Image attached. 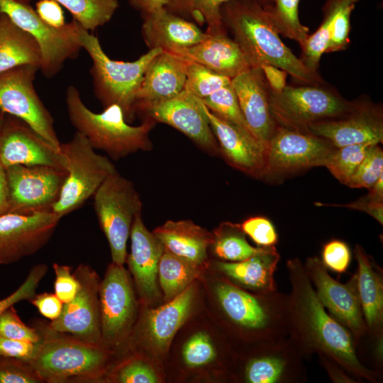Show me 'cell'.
I'll return each instance as SVG.
<instances>
[{"label": "cell", "mask_w": 383, "mask_h": 383, "mask_svg": "<svg viewBox=\"0 0 383 383\" xmlns=\"http://www.w3.org/2000/svg\"><path fill=\"white\" fill-rule=\"evenodd\" d=\"M185 61V60H184ZM186 62L184 89L202 99L231 84V79L194 62Z\"/></svg>", "instance_id": "40"}, {"label": "cell", "mask_w": 383, "mask_h": 383, "mask_svg": "<svg viewBox=\"0 0 383 383\" xmlns=\"http://www.w3.org/2000/svg\"><path fill=\"white\" fill-rule=\"evenodd\" d=\"M182 356L187 365L199 367L212 362L216 357V350L208 334L198 332L185 343Z\"/></svg>", "instance_id": "43"}, {"label": "cell", "mask_w": 383, "mask_h": 383, "mask_svg": "<svg viewBox=\"0 0 383 383\" xmlns=\"http://www.w3.org/2000/svg\"><path fill=\"white\" fill-rule=\"evenodd\" d=\"M195 294L196 286L192 283L165 304L145 313L143 335L149 347L155 352L167 351L177 331L190 313Z\"/></svg>", "instance_id": "28"}, {"label": "cell", "mask_w": 383, "mask_h": 383, "mask_svg": "<svg viewBox=\"0 0 383 383\" xmlns=\"http://www.w3.org/2000/svg\"><path fill=\"white\" fill-rule=\"evenodd\" d=\"M220 153L232 167L258 179L265 178L267 148L252 134L212 113L204 104Z\"/></svg>", "instance_id": "22"}, {"label": "cell", "mask_w": 383, "mask_h": 383, "mask_svg": "<svg viewBox=\"0 0 383 383\" xmlns=\"http://www.w3.org/2000/svg\"><path fill=\"white\" fill-rule=\"evenodd\" d=\"M354 254L357 263V287L367 328V338L370 340L383 338V277L382 271L356 244Z\"/></svg>", "instance_id": "29"}, {"label": "cell", "mask_w": 383, "mask_h": 383, "mask_svg": "<svg viewBox=\"0 0 383 383\" xmlns=\"http://www.w3.org/2000/svg\"><path fill=\"white\" fill-rule=\"evenodd\" d=\"M221 14L251 67L270 65L304 84H323L318 72L306 68L282 41L270 13L257 0H231L221 6Z\"/></svg>", "instance_id": "2"}, {"label": "cell", "mask_w": 383, "mask_h": 383, "mask_svg": "<svg viewBox=\"0 0 383 383\" xmlns=\"http://www.w3.org/2000/svg\"><path fill=\"white\" fill-rule=\"evenodd\" d=\"M40 382L42 380L28 362L0 356V383Z\"/></svg>", "instance_id": "46"}, {"label": "cell", "mask_w": 383, "mask_h": 383, "mask_svg": "<svg viewBox=\"0 0 383 383\" xmlns=\"http://www.w3.org/2000/svg\"><path fill=\"white\" fill-rule=\"evenodd\" d=\"M243 233L260 247L275 246L278 235L272 223L264 216H253L241 224Z\"/></svg>", "instance_id": "47"}, {"label": "cell", "mask_w": 383, "mask_h": 383, "mask_svg": "<svg viewBox=\"0 0 383 383\" xmlns=\"http://www.w3.org/2000/svg\"><path fill=\"white\" fill-rule=\"evenodd\" d=\"M35 11L47 24L62 28L66 23L61 6L55 0H40L35 4Z\"/></svg>", "instance_id": "54"}, {"label": "cell", "mask_w": 383, "mask_h": 383, "mask_svg": "<svg viewBox=\"0 0 383 383\" xmlns=\"http://www.w3.org/2000/svg\"><path fill=\"white\" fill-rule=\"evenodd\" d=\"M360 0H328L323 7V18L319 28L309 35L301 47V61L310 71L317 72L321 57L329 40L331 28L337 15L347 6Z\"/></svg>", "instance_id": "34"}, {"label": "cell", "mask_w": 383, "mask_h": 383, "mask_svg": "<svg viewBox=\"0 0 383 383\" xmlns=\"http://www.w3.org/2000/svg\"><path fill=\"white\" fill-rule=\"evenodd\" d=\"M169 53L183 60L199 63L231 79L251 67L238 45L227 32L208 33L199 43Z\"/></svg>", "instance_id": "25"}, {"label": "cell", "mask_w": 383, "mask_h": 383, "mask_svg": "<svg viewBox=\"0 0 383 383\" xmlns=\"http://www.w3.org/2000/svg\"><path fill=\"white\" fill-rule=\"evenodd\" d=\"M271 91L280 93L286 87L287 72L270 65L261 67Z\"/></svg>", "instance_id": "57"}, {"label": "cell", "mask_w": 383, "mask_h": 383, "mask_svg": "<svg viewBox=\"0 0 383 383\" xmlns=\"http://www.w3.org/2000/svg\"><path fill=\"white\" fill-rule=\"evenodd\" d=\"M94 209L109 245L112 262L123 265L126 244L142 203L133 184L118 172L109 176L94 194Z\"/></svg>", "instance_id": "8"}, {"label": "cell", "mask_w": 383, "mask_h": 383, "mask_svg": "<svg viewBox=\"0 0 383 383\" xmlns=\"http://www.w3.org/2000/svg\"><path fill=\"white\" fill-rule=\"evenodd\" d=\"M321 260L328 270L338 274L345 273L351 261L350 248L342 240H330L323 246Z\"/></svg>", "instance_id": "48"}, {"label": "cell", "mask_w": 383, "mask_h": 383, "mask_svg": "<svg viewBox=\"0 0 383 383\" xmlns=\"http://www.w3.org/2000/svg\"><path fill=\"white\" fill-rule=\"evenodd\" d=\"M60 152L67 175L51 211L62 218L79 209L117 170L108 157L96 153L85 136L77 131L70 140L61 143Z\"/></svg>", "instance_id": "7"}, {"label": "cell", "mask_w": 383, "mask_h": 383, "mask_svg": "<svg viewBox=\"0 0 383 383\" xmlns=\"http://www.w3.org/2000/svg\"><path fill=\"white\" fill-rule=\"evenodd\" d=\"M355 6V4H352L347 6L335 17L331 28L329 40L325 53L340 51L347 47L349 43L350 15Z\"/></svg>", "instance_id": "50"}, {"label": "cell", "mask_w": 383, "mask_h": 383, "mask_svg": "<svg viewBox=\"0 0 383 383\" xmlns=\"http://www.w3.org/2000/svg\"><path fill=\"white\" fill-rule=\"evenodd\" d=\"M201 100L212 113L250 131L240 111L231 84L218 89Z\"/></svg>", "instance_id": "41"}, {"label": "cell", "mask_w": 383, "mask_h": 383, "mask_svg": "<svg viewBox=\"0 0 383 383\" xmlns=\"http://www.w3.org/2000/svg\"><path fill=\"white\" fill-rule=\"evenodd\" d=\"M130 238L131 252L126 258L129 270L140 294L148 299H154L160 294L157 278L164 247L144 225L141 212L133 219Z\"/></svg>", "instance_id": "24"}, {"label": "cell", "mask_w": 383, "mask_h": 383, "mask_svg": "<svg viewBox=\"0 0 383 383\" xmlns=\"http://www.w3.org/2000/svg\"><path fill=\"white\" fill-rule=\"evenodd\" d=\"M5 170L9 212L21 213L51 210L67 175L62 169L46 165H16Z\"/></svg>", "instance_id": "16"}, {"label": "cell", "mask_w": 383, "mask_h": 383, "mask_svg": "<svg viewBox=\"0 0 383 383\" xmlns=\"http://www.w3.org/2000/svg\"><path fill=\"white\" fill-rule=\"evenodd\" d=\"M39 345L40 342L33 343L0 336V356L16 358L29 362L36 353Z\"/></svg>", "instance_id": "52"}, {"label": "cell", "mask_w": 383, "mask_h": 383, "mask_svg": "<svg viewBox=\"0 0 383 383\" xmlns=\"http://www.w3.org/2000/svg\"><path fill=\"white\" fill-rule=\"evenodd\" d=\"M23 65L40 67V48L30 34L0 12V74Z\"/></svg>", "instance_id": "32"}, {"label": "cell", "mask_w": 383, "mask_h": 383, "mask_svg": "<svg viewBox=\"0 0 383 383\" xmlns=\"http://www.w3.org/2000/svg\"><path fill=\"white\" fill-rule=\"evenodd\" d=\"M186 62L162 51L148 65L135 97V112L140 108L172 99L184 89Z\"/></svg>", "instance_id": "26"}, {"label": "cell", "mask_w": 383, "mask_h": 383, "mask_svg": "<svg viewBox=\"0 0 383 383\" xmlns=\"http://www.w3.org/2000/svg\"><path fill=\"white\" fill-rule=\"evenodd\" d=\"M238 105L252 135L267 148L277 124L270 109V89L260 67L231 79Z\"/></svg>", "instance_id": "23"}, {"label": "cell", "mask_w": 383, "mask_h": 383, "mask_svg": "<svg viewBox=\"0 0 383 383\" xmlns=\"http://www.w3.org/2000/svg\"><path fill=\"white\" fill-rule=\"evenodd\" d=\"M28 3L30 0H16ZM72 15L81 27L89 31L111 21L119 6L118 0H55Z\"/></svg>", "instance_id": "37"}, {"label": "cell", "mask_w": 383, "mask_h": 383, "mask_svg": "<svg viewBox=\"0 0 383 383\" xmlns=\"http://www.w3.org/2000/svg\"><path fill=\"white\" fill-rule=\"evenodd\" d=\"M101 342L109 349L128 335L135 315L136 304L129 273L113 262L108 266L99 290Z\"/></svg>", "instance_id": "14"}, {"label": "cell", "mask_w": 383, "mask_h": 383, "mask_svg": "<svg viewBox=\"0 0 383 383\" xmlns=\"http://www.w3.org/2000/svg\"><path fill=\"white\" fill-rule=\"evenodd\" d=\"M304 358L289 335L260 342L244 362L242 379L248 383L306 382Z\"/></svg>", "instance_id": "18"}, {"label": "cell", "mask_w": 383, "mask_h": 383, "mask_svg": "<svg viewBox=\"0 0 383 383\" xmlns=\"http://www.w3.org/2000/svg\"><path fill=\"white\" fill-rule=\"evenodd\" d=\"M152 233L165 250L201 266L206 261L207 249L213 241V233L190 220H169Z\"/></svg>", "instance_id": "31"}, {"label": "cell", "mask_w": 383, "mask_h": 383, "mask_svg": "<svg viewBox=\"0 0 383 383\" xmlns=\"http://www.w3.org/2000/svg\"><path fill=\"white\" fill-rule=\"evenodd\" d=\"M335 148L329 140L307 131L277 126L267 145L265 177L324 166Z\"/></svg>", "instance_id": "12"}, {"label": "cell", "mask_w": 383, "mask_h": 383, "mask_svg": "<svg viewBox=\"0 0 383 383\" xmlns=\"http://www.w3.org/2000/svg\"><path fill=\"white\" fill-rule=\"evenodd\" d=\"M286 266L291 284L289 336L303 357L325 355L337 362L359 382H379L382 373L360 361L351 333L321 304L304 263L293 258L287 261Z\"/></svg>", "instance_id": "1"}, {"label": "cell", "mask_w": 383, "mask_h": 383, "mask_svg": "<svg viewBox=\"0 0 383 383\" xmlns=\"http://www.w3.org/2000/svg\"><path fill=\"white\" fill-rule=\"evenodd\" d=\"M214 292L230 324L257 343L289 335V294L252 293L228 279L218 281Z\"/></svg>", "instance_id": "4"}, {"label": "cell", "mask_w": 383, "mask_h": 383, "mask_svg": "<svg viewBox=\"0 0 383 383\" xmlns=\"http://www.w3.org/2000/svg\"><path fill=\"white\" fill-rule=\"evenodd\" d=\"M61 218L51 210L0 216V265L38 252L49 242Z\"/></svg>", "instance_id": "17"}, {"label": "cell", "mask_w": 383, "mask_h": 383, "mask_svg": "<svg viewBox=\"0 0 383 383\" xmlns=\"http://www.w3.org/2000/svg\"><path fill=\"white\" fill-rule=\"evenodd\" d=\"M65 102L69 119L77 131L85 136L94 149L106 152L112 159L151 150L149 133L156 123L151 118H145L141 125L131 126L121 108L116 104L95 113L84 104L73 85L66 90Z\"/></svg>", "instance_id": "3"}, {"label": "cell", "mask_w": 383, "mask_h": 383, "mask_svg": "<svg viewBox=\"0 0 383 383\" xmlns=\"http://www.w3.org/2000/svg\"><path fill=\"white\" fill-rule=\"evenodd\" d=\"M211 245L214 254L225 262L244 260L258 254L265 248L250 245L240 224L230 222L222 223L213 233Z\"/></svg>", "instance_id": "36"}, {"label": "cell", "mask_w": 383, "mask_h": 383, "mask_svg": "<svg viewBox=\"0 0 383 383\" xmlns=\"http://www.w3.org/2000/svg\"><path fill=\"white\" fill-rule=\"evenodd\" d=\"M55 279L54 282L55 294L64 303L70 301L79 289V282L72 267L65 265L52 264Z\"/></svg>", "instance_id": "51"}, {"label": "cell", "mask_w": 383, "mask_h": 383, "mask_svg": "<svg viewBox=\"0 0 383 383\" xmlns=\"http://www.w3.org/2000/svg\"><path fill=\"white\" fill-rule=\"evenodd\" d=\"M169 0H128L130 5L140 12L142 18L165 8Z\"/></svg>", "instance_id": "58"}, {"label": "cell", "mask_w": 383, "mask_h": 383, "mask_svg": "<svg viewBox=\"0 0 383 383\" xmlns=\"http://www.w3.org/2000/svg\"><path fill=\"white\" fill-rule=\"evenodd\" d=\"M48 265L40 263L34 265L21 286L12 294L0 300V315L18 302L30 301L36 294L41 280L48 272Z\"/></svg>", "instance_id": "45"}, {"label": "cell", "mask_w": 383, "mask_h": 383, "mask_svg": "<svg viewBox=\"0 0 383 383\" xmlns=\"http://www.w3.org/2000/svg\"><path fill=\"white\" fill-rule=\"evenodd\" d=\"M229 1L231 0H169L165 9L197 26L206 24L207 33L217 34L227 31L222 22L221 9Z\"/></svg>", "instance_id": "35"}, {"label": "cell", "mask_w": 383, "mask_h": 383, "mask_svg": "<svg viewBox=\"0 0 383 383\" xmlns=\"http://www.w3.org/2000/svg\"><path fill=\"white\" fill-rule=\"evenodd\" d=\"M316 206H331L345 207L350 209H356L364 211L377 220L381 225L383 224V201L374 199L370 194L360 198L359 199L343 204H326L320 202L315 203Z\"/></svg>", "instance_id": "53"}, {"label": "cell", "mask_w": 383, "mask_h": 383, "mask_svg": "<svg viewBox=\"0 0 383 383\" xmlns=\"http://www.w3.org/2000/svg\"><path fill=\"white\" fill-rule=\"evenodd\" d=\"M0 12L35 39L41 52L40 70L46 78L56 75L64 63L76 58L82 49L80 25L74 20L62 28L52 27L38 16L28 3L16 0H0Z\"/></svg>", "instance_id": "9"}, {"label": "cell", "mask_w": 383, "mask_h": 383, "mask_svg": "<svg viewBox=\"0 0 383 383\" xmlns=\"http://www.w3.org/2000/svg\"><path fill=\"white\" fill-rule=\"evenodd\" d=\"M353 101L323 84L286 85L280 93L270 90V109L277 126L306 131L311 123L348 112Z\"/></svg>", "instance_id": "10"}, {"label": "cell", "mask_w": 383, "mask_h": 383, "mask_svg": "<svg viewBox=\"0 0 383 383\" xmlns=\"http://www.w3.org/2000/svg\"><path fill=\"white\" fill-rule=\"evenodd\" d=\"M4 116V113H3V112L0 110V128H1V126L2 121H3Z\"/></svg>", "instance_id": "60"}, {"label": "cell", "mask_w": 383, "mask_h": 383, "mask_svg": "<svg viewBox=\"0 0 383 383\" xmlns=\"http://www.w3.org/2000/svg\"><path fill=\"white\" fill-rule=\"evenodd\" d=\"M40 331L42 339L29 363L43 382H89L104 374L108 349L45 328Z\"/></svg>", "instance_id": "6"}, {"label": "cell", "mask_w": 383, "mask_h": 383, "mask_svg": "<svg viewBox=\"0 0 383 383\" xmlns=\"http://www.w3.org/2000/svg\"><path fill=\"white\" fill-rule=\"evenodd\" d=\"M141 33L149 48L172 52L199 43L208 36L199 26L165 8L143 17Z\"/></svg>", "instance_id": "27"}, {"label": "cell", "mask_w": 383, "mask_h": 383, "mask_svg": "<svg viewBox=\"0 0 383 383\" xmlns=\"http://www.w3.org/2000/svg\"><path fill=\"white\" fill-rule=\"evenodd\" d=\"M79 38L82 48L91 59L90 74L95 96L104 109L119 106L127 122L134 120L135 97L145 72L150 62L162 50H148L133 62L113 60L104 51L98 38L79 27Z\"/></svg>", "instance_id": "5"}, {"label": "cell", "mask_w": 383, "mask_h": 383, "mask_svg": "<svg viewBox=\"0 0 383 383\" xmlns=\"http://www.w3.org/2000/svg\"><path fill=\"white\" fill-rule=\"evenodd\" d=\"M114 379L121 383H156L153 369L140 360H132L123 364L115 372Z\"/></svg>", "instance_id": "49"}, {"label": "cell", "mask_w": 383, "mask_h": 383, "mask_svg": "<svg viewBox=\"0 0 383 383\" xmlns=\"http://www.w3.org/2000/svg\"><path fill=\"white\" fill-rule=\"evenodd\" d=\"M306 131L329 140L336 148L380 144L383 141L382 109L369 99H358L343 115L311 123Z\"/></svg>", "instance_id": "19"}, {"label": "cell", "mask_w": 383, "mask_h": 383, "mask_svg": "<svg viewBox=\"0 0 383 383\" xmlns=\"http://www.w3.org/2000/svg\"><path fill=\"white\" fill-rule=\"evenodd\" d=\"M257 1L263 5L267 4L270 2V0H257Z\"/></svg>", "instance_id": "61"}, {"label": "cell", "mask_w": 383, "mask_h": 383, "mask_svg": "<svg viewBox=\"0 0 383 383\" xmlns=\"http://www.w3.org/2000/svg\"><path fill=\"white\" fill-rule=\"evenodd\" d=\"M0 163L46 165L65 170L60 152L22 120L4 113L0 128Z\"/></svg>", "instance_id": "21"}, {"label": "cell", "mask_w": 383, "mask_h": 383, "mask_svg": "<svg viewBox=\"0 0 383 383\" xmlns=\"http://www.w3.org/2000/svg\"><path fill=\"white\" fill-rule=\"evenodd\" d=\"M73 273L79 282L75 296L63 304L59 317L51 321L45 328L50 332L68 334L82 341L103 346L99 298L101 279L96 272L86 264H79Z\"/></svg>", "instance_id": "13"}, {"label": "cell", "mask_w": 383, "mask_h": 383, "mask_svg": "<svg viewBox=\"0 0 383 383\" xmlns=\"http://www.w3.org/2000/svg\"><path fill=\"white\" fill-rule=\"evenodd\" d=\"M280 260L275 246L238 262H218L217 268L235 285L257 294L278 290L274 273Z\"/></svg>", "instance_id": "30"}, {"label": "cell", "mask_w": 383, "mask_h": 383, "mask_svg": "<svg viewBox=\"0 0 383 383\" xmlns=\"http://www.w3.org/2000/svg\"><path fill=\"white\" fill-rule=\"evenodd\" d=\"M202 267L164 248L159 261L157 274L164 299L168 301L182 293L199 276Z\"/></svg>", "instance_id": "33"}, {"label": "cell", "mask_w": 383, "mask_h": 383, "mask_svg": "<svg viewBox=\"0 0 383 383\" xmlns=\"http://www.w3.org/2000/svg\"><path fill=\"white\" fill-rule=\"evenodd\" d=\"M30 302L38 309L42 316L50 321L59 317L64 304L55 294L48 292L36 294Z\"/></svg>", "instance_id": "55"}, {"label": "cell", "mask_w": 383, "mask_h": 383, "mask_svg": "<svg viewBox=\"0 0 383 383\" xmlns=\"http://www.w3.org/2000/svg\"><path fill=\"white\" fill-rule=\"evenodd\" d=\"M39 70L35 65H23L0 74V110L22 120L60 150L54 119L35 89L34 80Z\"/></svg>", "instance_id": "11"}, {"label": "cell", "mask_w": 383, "mask_h": 383, "mask_svg": "<svg viewBox=\"0 0 383 383\" xmlns=\"http://www.w3.org/2000/svg\"><path fill=\"white\" fill-rule=\"evenodd\" d=\"M0 336L33 343H39L42 339L40 331L26 325L13 306L0 315Z\"/></svg>", "instance_id": "44"}, {"label": "cell", "mask_w": 383, "mask_h": 383, "mask_svg": "<svg viewBox=\"0 0 383 383\" xmlns=\"http://www.w3.org/2000/svg\"><path fill=\"white\" fill-rule=\"evenodd\" d=\"M139 113L179 131L207 152L220 153L203 102L187 90L168 100L140 108L136 114Z\"/></svg>", "instance_id": "20"}, {"label": "cell", "mask_w": 383, "mask_h": 383, "mask_svg": "<svg viewBox=\"0 0 383 383\" xmlns=\"http://www.w3.org/2000/svg\"><path fill=\"white\" fill-rule=\"evenodd\" d=\"M371 145L354 144L336 148L328 157L324 167L340 182L346 184L365 158Z\"/></svg>", "instance_id": "39"}, {"label": "cell", "mask_w": 383, "mask_h": 383, "mask_svg": "<svg viewBox=\"0 0 383 383\" xmlns=\"http://www.w3.org/2000/svg\"><path fill=\"white\" fill-rule=\"evenodd\" d=\"M304 267L320 302L333 318L350 331L357 350L367 334L355 274L347 283H340L329 274L317 257H308Z\"/></svg>", "instance_id": "15"}, {"label": "cell", "mask_w": 383, "mask_h": 383, "mask_svg": "<svg viewBox=\"0 0 383 383\" xmlns=\"http://www.w3.org/2000/svg\"><path fill=\"white\" fill-rule=\"evenodd\" d=\"M9 207L6 170L0 163V216L9 213Z\"/></svg>", "instance_id": "59"}, {"label": "cell", "mask_w": 383, "mask_h": 383, "mask_svg": "<svg viewBox=\"0 0 383 383\" xmlns=\"http://www.w3.org/2000/svg\"><path fill=\"white\" fill-rule=\"evenodd\" d=\"M320 365L326 371L328 377L334 383H358L341 365L333 359L323 355H318Z\"/></svg>", "instance_id": "56"}, {"label": "cell", "mask_w": 383, "mask_h": 383, "mask_svg": "<svg viewBox=\"0 0 383 383\" xmlns=\"http://www.w3.org/2000/svg\"><path fill=\"white\" fill-rule=\"evenodd\" d=\"M300 0H270L263 5L267 9L279 34L296 41L301 47L308 38L309 30L299 18Z\"/></svg>", "instance_id": "38"}, {"label": "cell", "mask_w": 383, "mask_h": 383, "mask_svg": "<svg viewBox=\"0 0 383 383\" xmlns=\"http://www.w3.org/2000/svg\"><path fill=\"white\" fill-rule=\"evenodd\" d=\"M383 175V150L379 144L372 145L346 186L351 188L371 187Z\"/></svg>", "instance_id": "42"}]
</instances>
